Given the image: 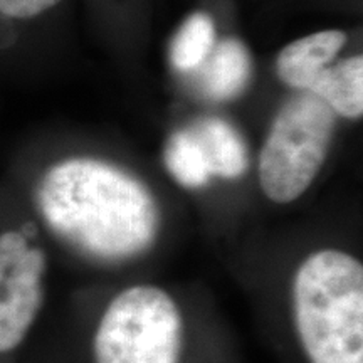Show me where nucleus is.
<instances>
[{"mask_svg": "<svg viewBox=\"0 0 363 363\" xmlns=\"http://www.w3.org/2000/svg\"><path fill=\"white\" fill-rule=\"evenodd\" d=\"M347 44L343 30H321L288 44L276 59V72L289 88L308 91Z\"/></svg>", "mask_w": 363, "mask_h": 363, "instance_id": "423d86ee", "label": "nucleus"}, {"mask_svg": "<svg viewBox=\"0 0 363 363\" xmlns=\"http://www.w3.org/2000/svg\"><path fill=\"white\" fill-rule=\"evenodd\" d=\"M201 145L211 177L234 180L246 174L247 148L240 135L227 121L206 118L189 126Z\"/></svg>", "mask_w": 363, "mask_h": 363, "instance_id": "6e6552de", "label": "nucleus"}, {"mask_svg": "<svg viewBox=\"0 0 363 363\" xmlns=\"http://www.w3.org/2000/svg\"><path fill=\"white\" fill-rule=\"evenodd\" d=\"M48 257L21 230L0 234V355L19 348L45 301Z\"/></svg>", "mask_w": 363, "mask_h": 363, "instance_id": "39448f33", "label": "nucleus"}, {"mask_svg": "<svg viewBox=\"0 0 363 363\" xmlns=\"http://www.w3.org/2000/svg\"><path fill=\"white\" fill-rule=\"evenodd\" d=\"M61 0H0V13L12 19H33L51 11Z\"/></svg>", "mask_w": 363, "mask_h": 363, "instance_id": "f8f14e48", "label": "nucleus"}, {"mask_svg": "<svg viewBox=\"0 0 363 363\" xmlns=\"http://www.w3.org/2000/svg\"><path fill=\"white\" fill-rule=\"evenodd\" d=\"M216 45V27L203 12L189 16L170 43V61L182 72L194 71L203 65Z\"/></svg>", "mask_w": 363, "mask_h": 363, "instance_id": "9d476101", "label": "nucleus"}, {"mask_svg": "<svg viewBox=\"0 0 363 363\" xmlns=\"http://www.w3.org/2000/svg\"><path fill=\"white\" fill-rule=\"evenodd\" d=\"M201 67L202 89L214 101L239 96L251 79V56L247 48L233 38L216 44Z\"/></svg>", "mask_w": 363, "mask_h": 363, "instance_id": "0eeeda50", "label": "nucleus"}, {"mask_svg": "<svg viewBox=\"0 0 363 363\" xmlns=\"http://www.w3.org/2000/svg\"><path fill=\"white\" fill-rule=\"evenodd\" d=\"M165 167L169 174L187 189H201L211 180L201 145L189 128L177 131L169 138L165 147Z\"/></svg>", "mask_w": 363, "mask_h": 363, "instance_id": "9b49d317", "label": "nucleus"}, {"mask_svg": "<svg viewBox=\"0 0 363 363\" xmlns=\"http://www.w3.org/2000/svg\"><path fill=\"white\" fill-rule=\"evenodd\" d=\"M35 207L61 242L103 264L142 256L160 229L158 203L147 185L96 158L49 167L35 189Z\"/></svg>", "mask_w": 363, "mask_h": 363, "instance_id": "f257e3e1", "label": "nucleus"}, {"mask_svg": "<svg viewBox=\"0 0 363 363\" xmlns=\"http://www.w3.org/2000/svg\"><path fill=\"white\" fill-rule=\"evenodd\" d=\"M184 320L162 288L138 284L111 299L94 331V363H180Z\"/></svg>", "mask_w": 363, "mask_h": 363, "instance_id": "20e7f679", "label": "nucleus"}, {"mask_svg": "<svg viewBox=\"0 0 363 363\" xmlns=\"http://www.w3.org/2000/svg\"><path fill=\"white\" fill-rule=\"evenodd\" d=\"M308 93L320 98L335 115L357 120L363 115V56H353L320 72Z\"/></svg>", "mask_w": 363, "mask_h": 363, "instance_id": "1a4fd4ad", "label": "nucleus"}, {"mask_svg": "<svg viewBox=\"0 0 363 363\" xmlns=\"http://www.w3.org/2000/svg\"><path fill=\"white\" fill-rule=\"evenodd\" d=\"M293 318L310 363H363V266L321 249L294 272Z\"/></svg>", "mask_w": 363, "mask_h": 363, "instance_id": "f03ea898", "label": "nucleus"}, {"mask_svg": "<svg viewBox=\"0 0 363 363\" xmlns=\"http://www.w3.org/2000/svg\"><path fill=\"white\" fill-rule=\"evenodd\" d=\"M335 123L337 115L308 91L283 104L259 155V184L269 201L289 203L306 192L328 157Z\"/></svg>", "mask_w": 363, "mask_h": 363, "instance_id": "7ed1b4c3", "label": "nucleus"}]
</instances>
